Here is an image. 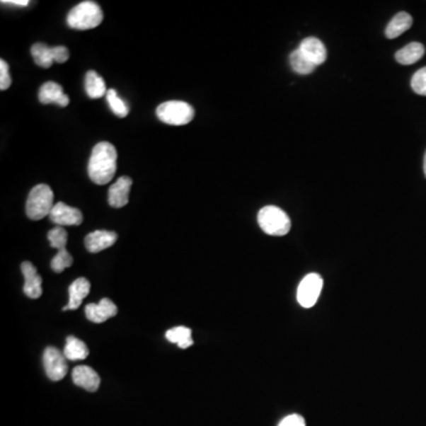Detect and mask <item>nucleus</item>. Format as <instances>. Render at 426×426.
Segmentation results:
<instances>
[{
	"instance_id": "1",
	"label": "nucleus",
	"mask_w": 426,
	"mask_h": 426,
	"mask_svg": "<svg viewBox=\"0 0 426 426\" xmlns=\"http://www.w3.org/2000/svg\"><path fill=\"white\" fill-rule=\"evenodd\" d=\"M117 168V152L109 142H100L95 146L88 163V174L96 185L108 184L113 180Z\"/></svg>"
},
{
	"instance_id": "2",
	"label": "nucleus",
	"mask_w": 426,
	"mask_h": 426,
	"mask_svg": "<svg viewBox=\"0 0 426 426\" xmlns=\"http://www.w3.org/2000/svg\"><path fill=\"white\" fill-rule=\"evenodd\" d=\"M103 12L95 1H82L69 12L67 23L70 28L76 30H91L101 24Z\"/></svg>"
},
{
	"instance_id": "3",
	"label": "nucleus",
	"mask_w": 426,
	"mask_h": 426,
	"mask_svg": "<svg viewBox=\"0 0 426 426\" xmlns=\"http://www.w3.org/2000/svg\"><path fill=\"white\" fill-rule=\"evenodd\" d=\"M54 192L50 186L40 184L30 191L26 200V214L33 221H40L47 216H50L54 209Z\"/></svg>"
},
{
	"instance_id": "4",
	"label": "nucleus",
	"mask_w": 426,
	"mask_h": 426,
	"mask_svg": "<svg viewBox=\"0 0 426 426\" xmlns=\"http://www.w3.org/2000/svg\"><path fill=\"white\" fill-rule=\"evenodd\" d=\"M257 221L260 228L263 230L267 235L286 236L292 229V221L283 209L277 206H265L260 209L257 216Z\"/></svg>"
},
{
	"instance_id": "5",
	"label": "nucleus",
	"mask_w": 426,
	"mask_h": 426,
	"mask_svg": "<svg viewBox=\"0 0 426 426\" xmlns=\"http://www.w3.org/2000/svg\"><path fill=\"white\" fill-rule=\"evenodd\" d=\"M195 109L188 102L168 101L156 108V115L160 121L172 126H184L195 117Z\"/></svg>"
},
{
	"instance_id": "6",
	"label": "nucleus",
	"mask_w": 426,
	"mask_h": 426,
	"mask_svg": "<svg viewBox=\"0 0 426 426\" xmlns=\"http://www.w3.org/2000/svg\"><path fill=\"white\" fill-rule=\"evenodd\" d=\"M323 281L318 274H309L301 281L297 289V301L304 308L314 307L321 295Z\"/></svg>"
},
{
	"instance_id": "7",
	"label": "nucleus",
	"mask_w": 426,
	"mask_h": 426,
	"mask_svg": "<svg viewBox=\"0 0 426 426\" xmlns=\"http://www.w3.org/2000/svg\"><path fill=\"white\" fill-rule=\"evenodd\" d=\"M44 369L49 379L52 381H59L68 373V365L64 354H62L54 347H47L44 352Z\"/></svg>"
},
{
	"instance_id": "8",
	"label": "nucleus",
	"mask_w": 426,
	"mask_h": 426,
	"mask_svg": "<svg viewBox=\"0 0 426 426\" xmlns=\"http://www.w3.org/2000/svg\"><path fill=\"white\" fill-rule=\"evenodd\" d=\"M50 221L57 226H73L81 225L84 221V214L76 207L67 205L65 202L54 204V209L51 211Z\"/></svg>"
},
{
	"instance_id": "9",
	"label": "nucleus",
	"mask_w": 426,
	"mask_h": 426,
	"mask_svg": "<svg viewBox=\"0 0 426 426\" xmlns=\"http://www.w3.org/2000/svg\"><path fill=\"white\" fill-rule=\"evenodd\" d=\"M133 180L129 177H121L110 186L108 191L109 205L115 209L126 206L129 202V192Z\"/></svg>"
},
{
	"instance_id": "10",
	"label": "nucleus",
	"mask_w": 426,
	"mask_h": 426,
	"mask_svg": "<svg viewBox=\"0 0 426 426\" xmlns=\"http://www.w3.org/2000/svg\"><path fill=\"white\" fill-rule=\"evenodd\" d=\"M23 276L25 278V284H24V293L30 299H38L42 297L43 289H42V277H40L37 269L33 263L30 262H23L22 263Z\"/></svg>"
},
{
	"instance_id": "11",
	"label": "nucleus",
	"mask_w": 426,
	"mask_h": 426,
	"mask_svg": "<svg viewBox=\"0 0 426 426\" xmlns=\"http://www.w3.org/2000/svg\"><path fill=\"white\" fill-rule=\"evenodd\" d=\"M117 314V307L108 299H102L98 304H88L86 316L94 323H102Z\"/></svg>"
},
{
	"instance_id": "12",
	"label": "nucleus",
	"mask_w": 426,
	"mask_h": 426,
	"mask_svg": "<svg viewBox=\"0 0 426 426\" xmlns=\"http://www.w3.org/2000/svg\"><path fill=\"white\" fill-rule=\"evenodd\" d=\"M116 239H117V235L115 232L98 230V231L91 232L86 237L84 246L89 253H96L114 246Z\"/></svg>"
},
{
	"instance_id": "13",
	"label": "nucleus",
	"mask_w": 426,
	"mask_h": 426,
	"mask_svg": "<svg viewBox=\"0 0 426 426\" xmlns=\"http://www.w3.org/2000/svg\"><path fill=\"white\" fill-rule=\"evenodd\" d=\"M38 98H40V103H43V105L56 103L59 107H67L70 102L68 96L64 94L62 86L52 81L44 84L40 87Z\"/></svg>"
},
{
	"instance_id": "14",
	"label": "nucleus",
	"mask_w": 426,
	"mask_h": 426,
	"mask_svg": "<svg viewBox=\"0 0 426 426\" xmlns=\"http://www.w3.org/2000/svg\"><path fill=\"white\" fill-rule=\"evenodd\" d=\"M73 380L75 385L82 387L89 392L98 391L101 384V378L89 366H77L74 369Z\"/></svg>"
},
{
	"instance_id": "15",
	"label": "nucleus",
	"mask_w": 426,
	"mask_h": 426,
	"mask_svg": "<svg viewBox=\"0 0 426 426\" xmlns=\"http://www.w3.org/2000/svg\"><path fill=\"white\" fill-rule=\"evenodd\" d=\"M89 293H91V283L87 278H77L76 281L69 287V302L63 308V311H76Z\"/></svg>"
},
{
	"instance_id": "16",
	"label": "nucleus",
	"mask_w": 426,
	"mask_h": 426,
	"mask_svg": "<svg viewBox=\"0 0 426 426\" xmlns=\"http://www.w3.org/2000/svg\"><path fill=\"white\" fill-rule=\"evenodd\" d=\"M299 49L316 67L322 64L327 58V50H326L325 45L321 40L314 38V37H309V38L302 40Z\"/></svg>"
},
{
	"instance_id": "17",
	"label": "nucleus",
	"mask_w": 426,
	"mask_h": 426,
	"mask_svg": "<svg viewBox=\"0 0 426 426\" xmlns=\"http://www.w3.org/2000/svg\"><path fill=\"white\" fill-rule=\"evenodd\" d=\"M412 24H413V19L408 12H399L394 16L393 18L391 19V22L387 25L386 31H385L387 38H390V40L397 38L403 33H406L411 28Z\"/></svg>"
},
{
	"instance_id": "18",
	"label": "nucleus",
	"mask_w": 426,
	"mask_h": 426,
	"mask_svg": "<svg viewBox=\"0 0 426 426\" xmlns=\"http://www.w3.org/2000/svg\"><path fill=\"white\" fill-rule=\"evenodd\" d=\"M84 87H86L88 96L94 98V100L103 98L108 93V89L105 87V80L94 70L88 71L87 75H86Z\"/></svg>"
},
{
	"instance_id": "19",
	"label": "nucleus",
	"mask_w": 426,
	"mask_h": 426,
	"mask_svg": "<svg viewBox=\"0 0 426 426\" xmlns=\"http://www.w3.org/2000/svg\"><path fill=\"white\" fill-rule=\"evenodd\" d=\"M424 54H425L424 45L418 42H413L398 51L396 54V59L401 64L410 65L422 59Z\"/></svg>"
},
{
	"instance_id": "20",
	"label": "nucleus",
	"mask_w": 426,
	"mask_h": 426,
	"mask_svg": "<svg viewBox=\"0 0 426 426\" xmlns=\"http://www.w3.org/2000/svg\"><path fill=\"white\" fill-rule=\"evenodd\" d=\"M89 355V350L82 340L75 336H69L64 347V357L70 362L84 360Z\"/></svg>"
},
{
	"instance_id": "21",
	"label": "nucleus",
	"mask_w": 426,
	"mask_h": 426,
	"mask_svg": "<svg viewBox=\"0 0 426 426\" xmlns=\"http://www.w3.org/2000/svg\"><path fill=\"white\" fill-rule=\"evenodd\" d=\"M31 54L36 64L42 68H50L54 63V47H47V44H33L31 47Z\"/></svg>"
},
{
	"instance_id": "22",
	"label": "nucleus",
	"mask_w": 426,
	"mask_h": 426,
	"mask_svg": "<svg viewBox=\"0 0 426 426\" xmlns=\"http://www.w3.org/2000/svg\"><path fill=\"white\" fill-rule=\"evenodd\" d=\"M166 339L172 343H177L179 348L186 350L193 345L191 329L184 326L174 327L166 332Z\"/></svg>"
},
{
	"instance_id": "23",
	"label": "nucleus",
	"mask_w": 426,
	"mask_h": 426,
	"mask_svg": "<svg viewBox=\"0 0 426 426\" xmlns=\"http://www.w3.org/2000/svg\"><path fill=\"white\" fill-rule=\"evenodd\" d=\"M290 64L292 68L297 71V74L301 75H308V74L313 73L314 69L316 68V65L313 64L302 52L300 49L294 50L290 54Z\"/></svg>"
},
{
	"instance_id": "24",
	"label": "nucleus",
	"mask_w": 426,
	"mask_h": 426,
	"mask_svg": "<svg viewBox=\"0 0 426 426\" xmlns=\"http://www.w3.org/2000/svg\"><path fill=\"white\" fill-rule=\"evenodd\" d=\"M107 102H108L109 107L112 108L113 113L119 117H126L129 114V108L128 105L123 102L122 98H120L115 89H109L107 93Z\"/></svg>"
},
{
	"instance_id": "25",
	"label": "nucleus",
	"mask_w": 426,
	"mask_h": 426,
	"mask_svg": "<svg viewBox=\"0 0 426 426\" xmlns=\"http://www.w3.org/2000/svg\"><path fill=\"white\" fill-rule=\"evenodd\" d=\"M73 256L68 253V250H58L57 255L51 260V267L54 272H63L67 267L73 265Z\"/></svg>"
},
{
	"instance_id": "26",
	"label": "nucleus",
	"mask_w": 426,
	"mask_h": 426,
	"mask_svg": "<svg viewBox=\"0 0 426 426\" xmlns=\"http://www.w3.org/2000/svg\"><path fill=\"white\" fill-rule=\"evenodd\" d=\"M47 239L50 242V246L54 249H67V242H68V234L62 226H56L47 234Z\"/></svg>"
},
{
	"instance_id": "27",
	"label": "nucleus",
	"mask_w": 426,
	"mask_h": 426,
	"mask_svg": "<svg viewBox=\"0 0 426 426\" xmlns=\"http://www.w3.org/2000/svg\"><path fill=\"white\" fill-rule=\"evenodd\" d=\"M411 87L417 94L426 96V67L420 69L413 75Z\"/></svg>"
},
{
	"instance_id": "28",
	"label": "nucleus",
	"mask_w": 426,
	"mask_h": 426,
	"mask_svg": "<svg viewBox=\"0 0 426 426\" xmlns=\"http://www.w3.org/2000/svg\"><path fill=\"white\" fill-rule=\"evenodd\" d=\"M8 71V63L4 59H0V91H6L11 86L12 80Z\"/></svg>"
},
{
	"instance_id": "29",
	"label": "nucleus",
	"mask_w": 426,
	"mask_h": 426,
	"mask_svg": "<svg viewBox=\"0 0 426 426\" xmlns=\"http://www.w3.org/2000/svg\"><path fill=\"white\" fill-rule=\"evenodd\" d=\"M278 426H306V420L300 415H287L286 418L282 419Z\"/></svg>"
},
{
	"instance_id": "30",
	"label": "nucleus",
	"mask_w": 426,
	"mask_h": 426,
	"mask_svg": "<svg viewBox=\"0 0 426 426\" xmlns=\"http://www.w3.org/2000/svg\"><path fill=\"white\" fill-rule=\"evenodd\" d=\"M54 62L56 63H65V62L68 61L69 56V50L67 47H63V45H59V47H54Z\"/></svg>"
},
{
	"instance_id": "31",
	"label": "nucleus",
	"mask_w": 426,
	"mask_h": 426,
	"mask_svg": "<svg viewBox=\"0 0 426 426\" xmlns=\"http://www.w3.org/2000/svg\"><path fill=\"white\" fill-rule=\"evenodd\" d=\"M1 3L6 5H16V6H22V8L29 5V1H28V0H5V1L3 0Z\"/></svg>"
},
{
	"instance_id": "32",
	"label": "nucleus",
	"mask_w": 426,
	"mask_h": 426,
	"mask_svg": "<svg viewBox=\"0 0 426 426\" xmlns=\"http://www.w3.org/2000/svg\"><path fill=\"white\" fill-rule=\"evenodd\" d=\"M424 173H425L426 177V153L425 156H424Z\"/></svg>"
}]
</instances>
